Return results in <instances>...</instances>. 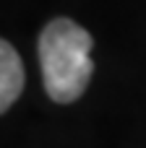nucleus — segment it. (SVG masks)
I'll list each match as a JSON object with an SVG mask.
<instances>
[{"label":"nucleus","instance_id":"1","mask_svg":"<svg viewBox=\"0 0 146 148\" xmlns=\"http://www.w3.org/2000/svg\"><path fill=\"white\" fill-rule=\"evenodd\" d=\"M91 47V34L71 18H55L42 29L39 65L44 91L52 101L71 104L86 91L94 75Z\"/></svg>","mask_w":146,"mask_h":148},{"label":"nucleus","instance_id":"2","mask_svg":"<svg viewBox=\"0 0 146 148\" xmlns=\"http://www.w3.org/2000/svg\"><path fill=\"white\" fill-rule=\"evenodd\" d=\"M24 91V65L18 52L0 39V114L10 109V104Z\"/></svg>","mask_w":146,"mask_h":148}]
</instances>
